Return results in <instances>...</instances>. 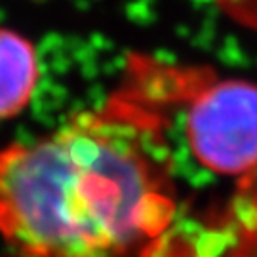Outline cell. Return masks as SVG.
<instances>
[{
	"label": "cell",
	"mask_w": 257,
	"mask_h": 257,
	"mask_svg": "<svg viewBox=\"0 0 257 257\" xmlns=\"http://www.w3.org/2000/svg\"><path fill=\"white\" fill-rule=\"evenodd\" d=\"M145 95L0 151V234L23 257H136L170 229L162 118Z\"/></svg>",
	"instance_id": "1"
},
{
	"label": "cell",
	"mask_w": 257,
	"mask_h": 257,
	"mask_svg": "<svg viewBox=\"0 0 257 257\" xmlns=\"http://www.w3.org/2000/svg\"><path fill=\"white\" fill-rule=\"evenodd\" d=\"M153 101L183 107L185 139L208 172L246 183L257 177V84L200 67H160L147 80Z\"/></svg>",
	"instance_id": "2"
},
{
	"label": "cell",
	"mask_w": 257,
	"mask_h": 257,
	"mask_svg": "<svg viewBox=\"0 0 257 257\" xmlns=\"http://www.w3.org/2000/svg\"><path fill=\"white\" fill-rule=\"evenodd\" d=\"M37 82L35 46L16 31L0 27V120L14 118L27 107Z\"/></svg>",
	"instance_id": "3"
},
{
	"label": "cell",
	"mask_w": 257,
	"mask_h": 257,
	"mask_svg": "<svg viewBox=\"0 0 257 257\" xmlns=\"http://www.w3.org/2000/svg\"><path fill=\"white\" fill-rule=\"evenodd\" d=\"M215 6L232 25L257 35V0H215Z\"/></svg>",
	"instance_id": "4"
}]
</instances>
